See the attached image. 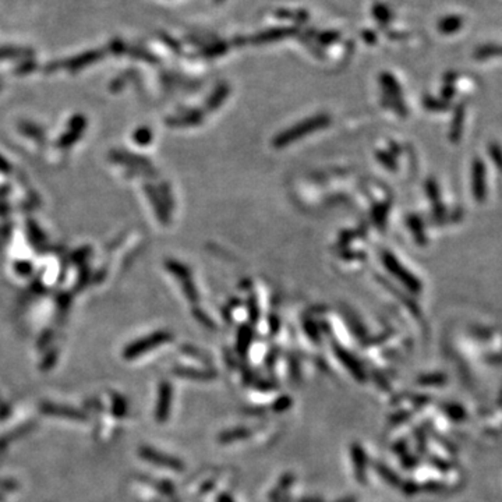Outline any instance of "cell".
<instances>
[{"label":"cell","instance_id":"obj_1","mask_svg":"<svg viewBox=\"0 0 502 502\" xmlns=\"http://www.w3.org/2000/svg\"><path fill=\"white\" fill-rule=\"evenodd\" d=\"M328 123V119L325 116H317L312 117V119H309L306 121H303L302 124L293 127V129H289L288 131H285L280 137H278V140L275 141L276 147H283L285 144L290 143V141H295L300 137H305L306 133H310V131H314V130H318L321 127H324L325 124Z\"/></svg>","mask_w":502,"mask_h":502},{"label":"cell","instance_id":"obj_2","mask_svg":"<svg viewBox=\"0 0 502 502\" xmlns=\"http://www.w3.org/2000/svg\"><path fill=\"white\" fill-rule=\"evenodd\" d=\"M141 455L144 457V459L153 462V464H158V466H163V467H169L172 470H176V471H182L183 470V464L172 457H168L165 454H160L158 451H154L151 448H144L141 451Z\"/></svg>","mask_w":502,"mask_h":502},{"label":"cell","instance_id":"obj_3","mask_svg":"<svg viewBox=\"0 0 502 502\" xmlns=\"http://www.w3.org/2000/svg\"><path fill=\"white\" fill-rule=\"evenodd\" d=\"M169 337L166 334H155V337H151V338H147V339H143L140 342H137L136 345H131L130 348L126 350V357L127 359H133L144 351H148L151 349L158 347L159 344L168 341Z\"/></svg>","mask_w":502,"mask_h":502},{"label":"cell","instance_id":"obj_4","mask_svg":"<svg viewBox=\"0 0 502 502\" xmlns=\"http://www.w3.org/2000/svg\"><path fill=\"white\" fill-rule=\"evenodd\" d=\"M170 402H172V386L170 384L163 383L159 389V403L155 413L159 422H163L169 416Z\"/></svg>","mask_w":502,"mask_h":502},{"label":"cell","instance_id":"obj_5","mask_svg":"<svg viewBox=\"0 0 502 502\" xmlns=\"http://www.w3.org/2000/svg\"><path fill=\"white\" fill-rule=\"evenodd\" d=\"M43 412L46 415H52V416H58V418H67V419H75V420H80V419H84L82 415H80V412H76L70 408H63V406H55V405H43Z\"/></svg>","mask_w":502,"mask_h":502},{"label":"cell","instance_id":"obj_6","mask_svg":"<svg viewBox=\"0 0 502 502\" xmlns=\"http://www.w3.org/2000/svg\"><path fill=\"white\" fill-rule=\"evenodd\" d=\"M338 354H339V360H341L345 366H348L349 371H350L359 381H363L364 373H363L361 366L359 364V361H356V360L353 359V356L349 354L348 351L339 350Z\"/></svg>","mask_w":502,"mask_h":502},{"label":"cell","instance_id":"obj_7","mask_svg":"<svg viewBox=\"0 0 502 502\" xmlns=\"http://www.w3.org/2000/svg\"><path fill=\"white\" fill-rule=\"evenodd\" d=\"M351 457H353V464H354V470H356V476L359 477L360 481H363L364 479V466H366V457L363 449L360 448V445H353L351 448Z\"/></svg>","mask_w":502,"mask_h":502},{"label":"cell","instance_id":"obj_8","mask_svg":"<svg viewBox=\"0 0 502 502\" xmlns=\"http://www.w3.org/2000/svg\"><path fill=\"white\" fill-rule=\"evenodd\" d=\"M249 434V430L246 428H236V430H231L225 434H222L221 437V442H233V441H237V440H241V438H246Z\"/></svg>","mask_w":502,"mask_h":502},{"label":"cell","instance_id":"obj_9","mask_svg":"<svg viewBox=\"0 0 502 502\" xmlns=\"http://www.w3.org/2000/svg\"><path fill=\"white\" fill-rule=\"evenodd\" d=\"M180 374L185 377H197L200 381H209L211 378L215 377V374L212 371H193L190 369L180 371Z\"/></svg>","mask_w":502,"mask_h":502},{"label":"cell","instance_id":"obj_10","mask_svg":"<svg viewBox=\"0 0 502 502\" xmlns=\"http://www.w3.org/2000/svg\"><path fill=\"white\" fill-rule=\"evenodd\" d=\"M219 502H233L228 496H222L221 498H219Z\"/></svg>","mask_w":502,"mask_h":502}]
</instances>
